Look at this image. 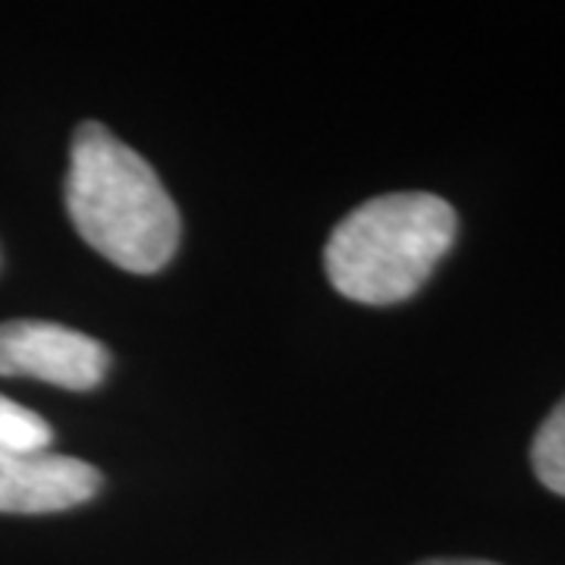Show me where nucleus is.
<instances>
[{"instance_id":"7ed1b4c3","label":"nucleus","mask_w":565,"mask_h":565,"mask_svg":"<svg viewBox=\"0 0 565 565\" xmlns=\"http://www.w3.org/2000/svg\"><path fill=\"white\" fill-rule=\"evenodd\" d=\"M107 362V349L98 340L63 323H0V377H35L63 390H92L104 381Z\"/></svg>"},{"instance_id":"0eeeda50","label":"nucleus","mask_w":565,"mask_h":565,"mask_svg":"<svg viewBox=\"0 0 565 565\" xmlns=\"http://www.w3.org/2000/svg\"><path fill=\"white\" fill-rule=\"evenodd\" d=\"M422 565H497V563H484V559H427Z\"/></svg>"},{"instance_id":"423d86ee","label":"nucleus","mask_w":565,"mask_h":565,"mask_svg":"<svg viewBox=\"0 0 565 565\" xmlns=\"http://www.w3.org/2000/svg\"><path fill=\"white\" fill-rule=\"evenodd\" d=\"M54 440L51 424L32 408L0 396V449L10 452H41Z\"/></svg>"},{"instance_id":"39448f33","label":"nucleus","mask_w":565,"mask_h":565,"mask_svg":"<svg viewBox=\"0 0 565 565\" xmlns=\"http://www.w3.org/2000/svg\"><path fill=\"white\" fill-rule=\"evenodd\" d=\"M531 465H534L537 481L550 493L565 497V399L541 424L531 444Z\"/></svg>"},{"instance_id":"f257e3e1","label":"nucleus","mask_w":565,"mask_h":565,"mask_svg":"<svg viewBox=\"0 0 565 565\" xmlns=\"http://www.w3.org/2000/svg\"><path fill=\"white\" fill-rule=\"evenodd\" d=\"M66 211L85 243L132 274L161 270L180 245V211L158 173L102 122L73 136Z\"/></svg>"},{"instance_id":"f03ea898","label":"nucleus","mask_w":565,"mask_h":565,"mask_svg":"<svg viewBox=\"0 0 565 565\" xmlns=\"http://www.w3.org/2000/svg\"><path fill=\"white\" fill-rule=\"evenodd\" d=\"M456 207L430 192H390L355 207L327 239L323 267L337 292L362 305L415 296L456 243Z\"/></svg>"},{"instance_id":"20e7f679","label":"nucleus","mask_w":565,"mask_h":565,"mask_svg":"<svg viewBox=\"0 0 565 565\" xmlns=\"http://www.w3.org/2000/svg\"><path fill=\"white\" fill-rule=\"evenodd\" d=\"M102 490L98 468L73 456L0 449V512L41 515L88 503Z\"/></svg>"}]
</instances>
